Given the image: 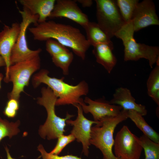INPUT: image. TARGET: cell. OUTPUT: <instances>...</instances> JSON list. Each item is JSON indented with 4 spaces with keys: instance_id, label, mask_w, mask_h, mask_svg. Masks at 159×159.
<instances>
[{
    "instance_id": "cell-8",
    "label": "cell",
    "mask_w": 159,
    "mask_h": 159,
    "mask_svg": "<svg viewBox=\"0 0 159 159\" xmlns=\"http://www.w3.org/2000/svg\"><path fill=\"white\" fill-rule=\"evenodd\" d=\"M97 23L111 39L126 23L122 19L115 1L96 0Z\"/></svg>"
},
{
    "instance_id": "cell-15",
    "label": "cell",
    "mask_w": 159,
    "mask_h": 159,
    "mask_svg": "<svg viewBox=\"0 0 159 159\" xmlns=\"http://www.w3.org/2000/svg\"><path fill=\"white\" fill-rule=\"evenodd\" d=\"M109 102L111 104L120 106L122 109L135 111L143 116L147 113L145 106L136 103L130 90L126 88L120 87L116 89L112 98Z\"/></svg>"
},
{
    "instance_id": "cell-6",
    "label": "cell",
    "mask_w": 159,
    "mask_h": 159,
    "mask_svg": "<svg viewBox=\"0 0 159 159\" xmlns=\"http://www.w3.org/2000/svg\"><path fill=\"white\" fill-rule=\"evenodd\" d=\"M19 12L22 17L20 24V31L16 41L12 49L10 57L11 65L16 63L31 60L38 56L41 52V48L32 50L28 47L26 38V32L31 24L38 23L39 17L32 14L27 9L23 7Z\"/></svg>"
},
{
    "instance_id": "cell-24",
    "label": "cell",
    "mask_w": 159,
    "mask_h": 159,
    "mask_svg": "<svg viewBox=\"0 0 159 159\" xmlns=\"http://www.w3.org/2000/svg\"><path fill=\"white\" fill-rule=\"evenodd\" d=\"M73 58V53L69 51L52 57V60L56 66L61 69L63 74L67 75L69 74V67Z\"/></svg>"
},
{
    "instance_id": "cell-1",
    "label": "cell",
    "mask_w": 159,
    "mask_h": 159,
    "mask_svg": "<svg viewBox=\"0 0 159 159\" xmlns=\"http://www.w3.org/2000/svg\"><path fill=\"white\" fill-rule=\"evenodd\" d=\"M34 40L46 41L55 39L73 52L82 60L90 45L86 37L80 30L71 25L58 23L53 21L37 23L28 29Z\"/></svg>"
},
{
    "instance_id": "cell-5",
    "label": "cell",
    "mask_w": 159,
    "mask_h": 159,
    "mask_svg": "<svg viewBox=\"0 0 159 159\" xmlns=\"http://www.w3.org/2000/svg\"><path fill=\"white\" fill-rule=\"evenodd\" d=\"M132 20L126 23L115 36L122 41L124 47V60L138 61L140 59H147L152 68L159 57V48L158 46H150L138 43L134 38L135 32Z\"/></svg>"
},
{
    "instance_id": "cell-28",
    "label": "cell",
    "mask_w": 159,
    "mask_h": 159,
    "mask_svg": "<svg viewBox=\"0 0 159 159\" xmlns=\"http://www.w3.org/2000/svg\"><path fill=\"white\" fill-rule=\"evenodd\" d=\"M38 150L41 154V157L42 159H82L77 156L71 155H67L59 156L47 153L42 144H40L37 147Z\"/></svg>"
},
{
    "instance_id": "cell-14",
    "label": "cell",
    "mask_w": 159,
    "mask_h": 159,
    "mask_svg": "<svg viewBox=\"0 0 159 159\" xmlns=\"http://www.w3.org/2000/svg\"><path fill=\"white\" fill-rule=\"evenodd\" d=\"M131 20L135 32L150 25H159V20L153 1L144 0L138 3Z\"/></svg>"
},
{
    "instance_id": "cell-32",
    "label": "cell",
    "mask_w": 159,
    "mask_h": 159,
    "mask_svg": "<svg viewBox=\"0 0 159 159\" xmlns=\"http://www.w3.org/2000/svg\"><path fill=\"white\" fill-rule=\"evenodd\" d=\"M3 74H1L0 73V88L1 87V82L2 80L3 79Z\"/></svg>"
},
{
    "instance_id": "cell-18",
    "label": "cell",
    "mask_w": 159,
    "mask_h": 159,
    "mask_svg": "<svg viewBox=\"0 0 159 159\" xmlns=\"http://www.w3.org/2000/svg\"><path fill=\"white\" fill-rule=\"evenodd\" d=\"M83 28L85 31L87 39L90 45L94 46L101 44H113L111 39L97 23L89 21Z\"/></svg>"
},
{
    "instance_id": "cell-21",
    "label": "cell",
    "mask_w": 159,
    "mask_h": 159,
    "mask_svg": "<svg viewBox=\"0 0 159 159\" xmlns=\"http://www.w3.org/2000/svg\"><path fill=\"white\" fill-rule=\"evenodd\" d=\"M138 140L144 150L145 159H159V143L153 141L144 134L138 137Z\"/></svg>"
},
{
    "instance_id": "cell-9",
    "label": "cell",
    "mask_w": 159,
    "mask_h": 159,
    "mask_svg": "<svg viewBox=\"0 0 159 159\" xmlns=\"http://www.w3.org/2000/svg\"><path fill=\"white\" fill-rule=\"evenodd\" d=\"M138 138L127 126L124 125L114 139L115 155L120 159H140L143 148Z\"/></svg>"
},
{
    "instance_id": "cell-22",
    "label": "cell",
    "mask_w": 159,
    "mask_h": 159,
    "mask_svg": "<svg viewBox=\"0 0 159 159\" xmlns=\"http://www.w3.org/2000/svg\"><path fill=\"white\" fill-rule=\"evenodd\" d=\"M115 1L120 14L124 21L126 23L130 21L139 3V0H117Z\"/></svg>"
},
{
    "instance_id": "cell-7",
    "label": "cell",
    "mask_w": 159,
    "mask_h": 159,
    "mask_svg": "<svg viewBox=\"0 0 159 159\" xmlns=\"http://www.w3.org/2000/svg\"><path fill=\"white\" fill-rule=\"evenodd\" d=\"M40 59L39 56L31 60L18 62L9 67L8 82H11L13 88L8 94L9 99L19 100L21 93L27 86L32 75L39 69Z\"/></svg>"
},
{
    "instance_id": "cell-16",
    "label": "cell",
    "mask_w": 159,
    "mask_h": 159,
    "mask_svg": "<svg viewBox=\"0 0 159 159\" xmlns=\"http://www.w3.org/2000/svg\"><path fill=\"white\" fill-rule=\"evenodd\" d=\"M23 7L28 9L34 15H37L38 23L46 21L52 12L56 3L55 0H19Z\"/></svg>"
},
{
    "instance_id": "cell-3",
    "label": "cell",
    "mask_w": 159,
    "mask_h": 159,
    "mask_svg": "<svg viewBox=\"0 0 159 159\" xmlns=\"http://www.w3.org/2000/svg\"><path fill=\"white\" fill-rule=\"evenodd\" d=\"M127 112V110L122 109L117 116L103 117L92 127L90 144L100 150L103 159H120L112 151L114 143L113 133L117 125L128 118Z\"/></svg>"
},
{
    "instance_id": "cell-25",
    "label": "cell",
    "mask_w": 159,
    "mask_h": 159,
    "mask_svg": "<svg viewBox=\"0 0 159 159\" xmlns=\"http://www.w3.org/2000/svg\"><path fill=\"white\" fill-rule=\"evenodd\" d=\"M46 49L52 57L69 51L67 47L52 39H49L46 41Z\"/></svg>"
},
{
    "instance_id": "cell-2",
    "label": "cell",
    "mask_w": 159,
    "mask_h": 159,
    "mask_svg": "<svg viewBox=\"0 0 159 159\" xmlns=\"http://www.w3.org/2000/svg\"><path fill=\"white\" fill-rule=\"evenodd\" d=\"M49 73L47 69L41 70L33 76L32 84L35 88L42 83L46 85L57 98L56 106L80 104L83 100L81 97L89 93V86L85 80L73 85L65 82L64 77L60 79L52 77L48 75Z\"/></svg>"
},
{
    "instance_id": "cell-30",
    "label": "cell",
    "mask_w": 159,
    "mask_h": 159,
    "mask_svg": "<svg viewBox=\"0 0 159 159\" xmlns=\"http://www.w3.org/2000/svg\"><path fill=\"white\" fill-rule=\"evenodd\" d=\"M5 149L6 153L7 159H15L11 157L9 153V149L7 146H6ZM38 158H39L37 159Z\"/></svg>"
},
{
    "instance_id": "cell-10",
    "label": "cell",
    "mask_w": 159,
    "mask_h": 159,
    "mask_svg": "<svg viewBox=\"0 0 159 159\" xmlns=\"http://www.w3.org/2000/svg\"><path fill=\"white\" fill-rule=\"evenodd\" d=\"M77 110V116L74 120H67V124L73 126L71 133L75 137L77 142L81 143L82 145V152L88 156L89 154L91 128L92 124H97L98 122L88 119L83 115L81 105L77 104L74 105Z\"/></svg>"
},
{
    "instance_id": "cell-19",
    "label": "cell",
    "mask_w": 159,
    "mask_h": 159,
    "mask_svg": "<svg viewBox=\"0 0 159 159\" xmlns=\"http://www.w3.org/2000/svg\"><path fill=\"white\" fill-rule=\"evenodd\" d=\"M128 118H130L143 134L153 141L159 143V135L146 122L143 116L133 110L128 111Z\"/></svg>"
},
{
    "instance_id": "cell-20",
    "label": "cell",
    "mask_w": 159,
    "mask_h": 159,
    "mask_svg": "<svg viewBox=\"0 0 159 159\" xmlns=\"http://www.w3.org/2000/svg\"><path fill=\"white\" fill-rule=\"evenodd\" d=\"M147 93L159 105V66L156 65L151 71L146 83Z\"/></svg>"
},
{
    "instance_id": "cell-27",
    "label": "cell",
    "mask_w": 159,
    "mask_h": 159,
    "mask_svg": "<svg viewBox=\"0 0 159 159\" xmlns=\"http://www.w3.org/2000/svg\"><path fill=\"white\" fill-rule=\"evenodd\" d=\"M19 108V101L16 99H9L4 111V114L9 118L14 117Z\"/></svg>"
},
{
    "instance_id": "cell-17",
    "label": "cell",
    "mask_w": 159,
    "mask_h": 159,
    "mask_svg": "<svg viewBox=\"0 0 159 159\" xmlns=\"http://www.w3.org/2000/svg\"><path fill=\"white\" fill-rule=\"evenodd\" d=\"M93 47L92 53L96 62L102 66L108 73H110L117 62L112 52L113 44H101Z\"/></svg>"
},
{
    "instance_id": "cell-23",
    "label": "cell",
    "mask_w": 159,
    "mask_h": 159,
    "mask_svg": "<svg viewBox=\"0 0 159 159\" xmlns=\"http://www.w3.org/2000/svg\"><path fill=\"white\" fill-rule=\"evenodd\" d=\"M20 123L19 120L14 122H9L0 117V142L5 137L11 138L17 135L20 132L19 127Z\"/></svg>"
},
{
    "instance_id": "cell-12",
    "label": "cell",
    "mask_w": 159,
    "mask_h": 159,
    "mask_svg": "<svg viewBox=\"0 0 159 159\" xmlns=\"http://www.w3.org/2000/svg\"><path fill=\"white\" fill-rule=\"evenodd\" d=\"M20 31V24L14 22L11 26L4 25L0 32V56L6 64V74L4 81L8 82V73L10 63V57L12 49L16 41Z\"/></svg>"
},
{
    "instance_id": "cell-11",
    "label": "cell",
    "mask_w": 159,
    "mask_h": 159,
    "mask_svg": "<svg viewBox=\"0 0 159 159\" xmlns=\"http://www.w3.org/2000/svg\"><path fill=\"white\" fill-rule=\"evenodd\" d=\"M64 17L78 24L83 27L89 21L75 0H57L49 18Z\"/></svg>"
},
{
    "instance_id": "cell-13",
    "label": "cell",
    "mask_w": 159,
    "mask_h": 159,
    "mask_svg": "<svg viewBox=\"0 0 159 159\" xmlns=\"http://www.w3.org/2000/svg\"><path fill=\"white\" fill-rule=\"evenodd\" d=\"M85 113H90L94 121H99L107 116H116L122 109L120 106L111 104L109 102L102 99L93 100L86 97L80 104Z\"/></svg>"
},
{
    "instance_id": "cell-26",
    "label": "cell",
    "mask_w": 159,
    "mask_h": 159,
    "mask_svg": "<svg viewBox=\"0 0 159 159\" xmlns=\"http://www.w3.org/2000/svg\"><path fill=\"white\" fill-rule=\"evenodd\" d=\"M57 139V144L49 153L50 154L58 155L67 145L75 140L74 137L71 133L67 135H62Z\"/></svg>"
},
{
    "instance_id": "cell-4",
    "label": "cell",
    "mask_w": 159,
    "mask_h": 159,
    "mask_svg": "<svg viewBox=\"0 0 159 159\" xmlns=\"http://www.w3.org/2000/svg\"><path fill=\"white\" fill-rule=\"evenodd\" d=\"M42 96L37 98V103L45 108L47 113L46 121L39 128V134L43 139L51 140L57 139L66 131V121L74 116L67 113L66 117L62 118L56 114L55 107L57 99L48 87L42 88Z\"/></svg>"
},
{
    "instance_id": "cell-31",
    "label": "cell",
    "mask_w": 159,
    "mask_h": 159,
    "mask_svg": "<svg viewBox=\"0 0 159 159\" xmlns=\"http://www.w3.org/2000/svg\"><path fill=\"white\" fill-rule=\"evenodd\" d=\"M6 66L5 62L2 57L0 56V67Z\"/></svg>"
},
{
    "instance_id": "cell-29",
    "label": "cell",
    "mask_w": 159,
    "mask_h": 159,
    "mask_svg": "<svg viewBox=\"0 0 159 159\" xmlns=\"http://www.w3.org/2000/svg\"><path fill=\"white\" fill-rule=\"evenodd\" d=\"M76 2L81 4L83 7H87L91 6L93 4V1L91 0H77Z\"/></svg>"
}]
</instances>
